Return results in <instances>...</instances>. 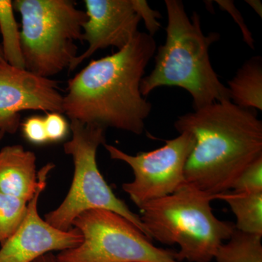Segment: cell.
Returning <instances> with one entry per match:
<instances>
[{
  "mask_svg": "<svg viewBox=\"0 0 262 262\" xmlns=\"http://www.w3.org/2000/svg\"><path fill=\"white\" fill-rule=\"evenodd\" d=\"M63 103L56 81L0 61V130L15 134L24 110L63 114Z\"/></svg>",
  "mask_w": 262,
  "mask_h": 262,
  "instance_id": "cell-10",
  "label": "cell"
},
{
  "mask_svg": "<svg viewBox=\"0 0 262 262\" xmlns=\"http://www.w3.org/2000/svg\"><path fill=\"white\" fill-rule=\"evenodd\" d=\"M5 135V133L3 132V131L0 130V142H1V141L3 140V138H4V136Z\"/></svg>",
  "mask_w": 262,
  "mask_h": 262,
  "instance_id": "cell-26",
  "label": "cell"
},
{
  "mask_svg": "<svg viewBox=\"0 0 262 262\" xmlns=\"http://www.w3.org/2000/svg\"><path fill=\"white\" fill-rule=\"evenodd\" d=\"M219 199L184 184L177 192L141 207V222L152 239L178 245L179 261L211 262L235 227L217 218L211 202Z\"/></svg>",
  "mask_w": 262,
  "mask_h": 262,
  "instance_id": "cell-4",
  "label": "cell"
},
{
  "mask_svg": "<svg viewBox=\"0 0 262 262\" xmlns=\"http://www.w3.org/2000/svg\"><path fill=\"white\" fill-rule=\"evenodd\" d=\"M165 4L166 39L158 48L154 69L141 81L142 96L146 97L155 89L169 86L187 91L194 110L230 101L228 89L221 82L210 60V46L220 39L218 33L206 35L199 15L194 12L189 18L182 1L166 0Z\"/></svg>",
  "mask_w": 262,
  "mask_h": 262,
  "instance_id": "cell-3",
  "label": "cell"
},
{
  "mask_svg": "<svg viewBox=\"0 0 262 262\" xmlns=\"http://www.w3.org/2000/svg\"><path fill=\"white\" fill-rule=\"evenodd\" d=\"M13 10V2L0 0V34L3 37L2 48L5 61L13 67L25 69L20 43V32Z\"/></svg>",
  "mask_w": 262,
  "mask_h": 262,
  "instance_id": "cell-16",
  "label": "cell"
},
{
  "mask_svg": "<svg viewBox=\"0 0 262 262\" xmlns=\"http://www.w3.org/2000/svg\"><path fill=\"white\" fill-rule=\"evenodd\" d=\"M72 137L63 144L66 154L70 155L75 165L73 180L68 194L56 209L45 215L48 224L62 231L72 228L76 217L89 210L103 209L115 212L130 221L148 238L140 216L115 195L99 171L96 154L99 146L106 143V130L98 125H86L71 120Z\"/></svg>",
  "mask_w": 262,
  "mask_h": 262,
  "instance_id": "cell-6",
  "label": "cell"
},
{
  "mask_svg": "<svg viewBox=\"0 0 262 262\" xmlns=\"http://www.w3.org/2000/svg\"><path fill=\"white\" fill-rule=\"evenodd\" d=\"M37 158L24 146H7L0 150V191L30 201L37 192Z\"/></svg>",
  "mask_w": 262,
  "mask_h": 262,
  "instance_id": "cell-12",
  "label": "cell"
},
{
  "mask_svg": "<svg viewBox=\"0 0 262 262\" xmlns=\"http://www.w3.org/2000/svg\"><path fill=\"white\" fill-rule=\"evenodd\" d=\"M87 20L82 27V41L89 48L77 56L69 71L75 70L96 51L108 47H126L139 33L141 18L133 0H84Z\"/></svg>",
  "mask_w": 262,
  "mask_h": 262,
  "instance_id": "cell-11",
  "label": "cell"
},
{
  "mask_svg": "<svg viewBox=\"0 0 262 262\" xmlns=\"http://www.w3.org/2000/svg\"><path fill=\"white\" fill-rule=\"evenodd\" d=\"M215 2L218 5H220L222 10H225L232 15V18L239 26V29L242 32L244 40L250 48L254 49V39H253L252 34L245 24L244 19L241 13L234 6L233 2L227 1V0H219V1Z\"/></svg>",
  "mask_w": 262,
  "mask_h": 262,
  "instance_id": "cell-22",
  "label": "cell"
},
{
  "mask_svg": "<svg viewBox=\"0 0 262 262\" xmlns=\"http://www.w3.org/2000/svg\"><path fill=\"white\" fill-rule=\"evenodd\" d=\"M44 122L48 142L63 140L68 134V123L62 114L48 113L44 117Z\"/></svg>",
  "mask_w": 262,
  "mask_h": 262,
  "instance_id": "cell-19",
  "label": "cell"
},
{
  "mask_svg": "<svg viewBox=\"0 0 262 262\" xmlns=\"http://www.w3.org/2000/svg\"><path fill=\"white\" fill-rule=\"evenodd\" d=\"M0 61H5L4 55H3V48H2L1 43H0Z\"/></svg>",
  "mask_w": 262,
  "mask_h": 262,
  "instance_id": "cell-25",
  "label": "cell"
},
{
  "mask_svg": "<svg viewBox=\"0 0 262 262\" xmlns=\"http://www.w3.org/2000/svg\"><path fill=\"white\" fill-rule=\"evenodd\" d=\"M174 127L194 139L184 168L186 184L219 199L248 165L262 157V122L256 110L230 101L184 114Z\"/></svg>",
  "mask_w": 262,
  "mask_h": 262,
  "instance_id": "cell-2",
  "label": "cell"
},
{
  "mask_svg": "<svg viewBox=\"0 0 262 262\" xmlns=\"http://www.w3.org/2000/svg\"><path fill=\"white\" fill-rule=\"evenodd\" d=\"M21 16L20 43L25 69L50 78L69 69L82 41L85 12L71 0H15Z\"/></svg>",
  "mask_w": 262,
  "mask_h": 262,
  "instance_id": "cell-5",
  "label": "cell"
},
{
  "mask_svg": "<svg viewBox=\"0 0 262 262\" xmlns=\"http://www.w3.org/2000/svg\"><path fill=\"white\" fill-rule=\"evenodd\" d=\"M72 227L82 234V243L58 253L59 262H182L177 251L157 247L130 221L115 212L84 211Z\"/></svg>",
  "mask_w": 262,
  "mask_h": 262,
  "instance_id": "cell-7",
  "label": "cell"
},
{
  "mask_svg": "<svg viewBox=\"0 0 262 262\" xmlns=\"http://www.w3.org/2000/svg\"><path fill=\"white\" fill-rule=\"evenodd\" d=\"M55 168L49 163L37 172V192L28 203L27 214L21 225L0 248V262H32L53 251L72 249L82 243L78 229L62 231L42 220L38 212L39 196L47 184L48 174Z\"/></svg>",
  "mask_w": 262,
  "mask_h": 262,
  "instance_id": "cell-9",
  "label": "cell"
},
{
  "mask_svg": "<svg viewBox=\"0 0 262 262\" xmlns=\"http://www.w3.org/2000/svg\"><path fill=\"white\" fill-rule=\"evenodd\" d=\"M247 4L249 5L253 8V10L256 12V13L260 17H262V4L261 1L258 0H248L246 1Z\"/></svg>",
  "mask_w": 262,
  "mask_h": 262,
  "instance_id": "cell-23",
  "label": "cell"
},
{
  "mask_svg": "<svg viewBox=\"0 0 262 262\" xmlns=\"http://www.w3.org/2000/svg\"><path fill=\"white\" fill-rule=\"evenodd\" d=\"M103 146L112 159L124 162L132 169L134 180L124 183L122 190L140 208L149 202L173 194L186 184L184 168L194 139L189 133H181L161 147L136 155L106 143Z\"/></svg>",
  "mask_w": 262,
  "mask_h": 262,
  "instance_id": "cell-8",
  "label": "cell"
},
{
  "mask_svg": "<svg viewBox=\"0 0 262 262\" xmlns=\"http://www.w3.org/2000/svg\"><path fill=\"white\" fill-rule=\"evenodd\" d=\"M24 137L34 144H44L48 142L44 117H29L21 124Z\"/></svg>",
  "mask_w": 262,
  "mask_h": 262,
  "instance_id": "cell-20",
  "label": "cell"
},
{
  "mask_svg": "<svg viewBox=\"0 0 262 262\" xmlns=\"http://www.w3.org/2000/svg\"><path fill=\"white\" fill-rule=\"evenodd\" d=\"M226 201L236 218L234 227L245 233L262 236V192L224 193Z\"/></svg>",
  "mask_w": 262,
  "mask_h": 262,
  "instance_id": "cell-14",
  "label": "cell"
},
{
  "mask_svg": "<svg viewBox=\"0 0 262 262\" xmlns=\"http://www.w3.org/2000/svg\"><path fill=\"white\" fill-rule=\"evenodd\" d=\"M156 42L139 32L123 49L94 60L72 79L63 96V114L86 124L141 135L151 104L141 93Z\"/></svg>",
  "mask_w": 262,
  "mask_h": 262,
  "instance_id": "cell-1",
  "label": "cell"
},
{
  "mask_svg": "<svg viewBox=\"0 0 262 262\" xmlns=\"http://www.w3.org/2000/svg\"><path fill=\"white\" fill-rule=\"evenodd\" d=\"M262 236L234 229L215 253V262H262Z\"/></svg>",
  "mask_w": 262,
  "mask_h": 262,
  "instance_id": "cell-15",
  "label": "cell"
},
{
  "mask_svg": "<svg viewBox=\"0 0 262 262\" xmlns=\"http://www.w3.org/2000/svg\"><path fill=\"white\" fill-rule=\"evenodd\" d=\"M28 201L0 191V244L16 232L25 218Z\"/></svg>",
  "mask_w": 262,
  "mask_h": 262,
  "instance_id": "cell-17",
  "label": "cell"
},
{
  "mask_svg": "<svg viewBox=\"0 0 262 262\" xmlns=\"http://www.w3.org/2000/svg\"><path fill=\"white\" fill-rule=\"evenodd\" d=\"M32 262H59L56 255L53 253H48L47 254L43 255L40 257L37 258Z\"/></svg>",
  "mask_w": 262,
  "mask_h": 262,
  "instance_id": "cell-24",
  "label": "cell"
},
{
  "mask_svg": "<svg viewBox=\"0 0 262 262\" xmlns=\"http://www.w3.org/2000/svg\"><path fill=\"white\" fill-rule=\"evenodd\" d=\"M227 88L231 102L239 107L261 111V57L253 56L245 62Z\"/></svg>",
  "mask_w": 262,
  "mask_h": 262,
  "instance_id": "cell-13",
  "label": "cell"
},
{
  "mask_svg": "<svg viewBox=\"0 0 262 262\" xmlns=\"http://www.w3.org/2000/svg\"><path fill=\"white\" fill-rule=\"evenodd\" d=\"M133 3L141 20H144L148 34L154 37L161 27V24L158 21V19L161 18V14L157 10L151 9L145 0H133Z\"/></svg>",
  "mask_w": 262,
  "mask_h": 262,
  "instance_id": "cell-21",
  "label": "cell"
},
{
  "mask_svg": "<svg viewBox=\"0 0 262 262\" xmlns=\"http://www.w3.org/2000/svg\"><path fill=\"white\" fill-rule=\"evenodd\" d=\"M231 190L235 193L262 192V157L244 169L234 182Z\"/></svg>",
  "mask_w": 262,
  "mask_h": 262,
  "instance_id": "cell-18",
  "label": "cell"
}]
</instances>
